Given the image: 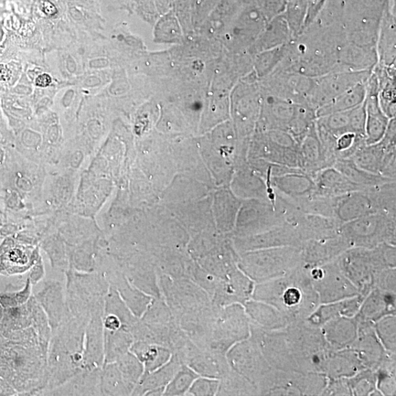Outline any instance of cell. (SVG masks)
<instances>
[{"label":"cell","instance_id":"1","mask_svg":"<svg viewBox=\"0 0 396 396\" xmlns=\"http://www.w3.org/2000/svg\"><path fill=\"white\" fill-rule=\"evenodd\" d=\"M347 37L344 26L310 24L289 43L286 55L275 71L318 78L336 71L339 53Z\"/></svg>","mask_w":396,"mask_h":396},{"label":"cell","instance_id":"2","mask_svg":"<svg viewBox=\"0 0 396 396\" xmlns=\"http://www.w3.org/2000/svg\"><path fill=\"white\" fill-rule=\"evenodd\" d=\"M90 320L66 312L60 325L51 331L47 356L48 378L40 395L56 389L82 369L85 329Z\"/></svg>","mask_w":396,"mask_h":396},{"label":"cell","instance_id":"3","mask_svg":"<svg viewBox=\"0 0 396 396\" xmlns=\"http://www.w3.org/2000/svg\"><path fill=\"white\" fill-rule=\"evenodd\" d=\"M48 349L19 344L0 334V377L19 395H40L46 388Z\"/></svg>","mask_w":396,"mask_h":396},{"label":"cell","instance_id":"4","mask_svg":"<svg viewBox=\"0 0 396 396\" xmlns=\"http://www.w3.org/2000/svg\"><path fill=\"white\" fill-rule=\"evenodd\" d=\"M65 272L67 312L91 320L93 315L104 314L105 297L110 284L98 270L81 272L69 268Z\"/></svg>","mask_w":396,"mask_h":396},{"label":"cell","instance_id":"5","mask_svg":"<svg viewBox=\"0 0 396 396\" xmlns=\"http://www.w3.org/2000/svg\"><path fill=\"white\" fill-rule=\"evenodd\" d=\"M316 111L308 105L296 104L266 93L263 104L264 130H281L299 143L316 120Z\"/></svg>","mask_w":396,"mask_h":396},{"label":"cell","instance_id":"6","mask_svg":"<svg viewBox=\"0 0 396 396\" xmlns=\"http://www.w3.org/2000/svg\"><path fill=\"white\" fill-rule=\"evenodd\" d=\"M396 217L382 213H371L355 220L342 223L340 234L348 245L373 247L382 243L393 244Z\"/></svg>","mask_w":396,"mask_h":396},{"label":"cell","instance_id":"7","mask_svg":"<svg viewBox=\"0 0 396 396\" xmlns=\"http://www.w3.org/2000/svg\"><path fill=\"white\" fill-rule=\"evenodd\" d=\"M350 159L368 172L396 180L395 119L390 121L387 132L380 141L363 145Z\"/></svg>","mask_w":396,"mask_h":396},{"label":"cell","instance_id":"8","mask_svg":"<svg viewBox=\"0 0 396 396\" xmlns=\"http://www.w3.org/2000/svg\"><path fill=\"white\" fill-rule=\"evenodd\" d=\"M247 322L238 305L218 306L207 349L226 356L234 342L247 336Z\"/></svg>","mask_w":396,"mask_h":396},{"label":"cell","instance_id":"9","mask_svg":"<svg viewBox=\"0 0 396 396\" xmlns=\"http://www.w3.org/2000/svg\"><path fill=\"white\" fill-rule=\"evenodd\" d=\"M370 71H334L314 78L307 105L316 112L360 82L367 80Z\"/></svg>","mask_w":396,"mask_h":396},{"label":"cell","instance_id":"10","mask_svg":"<svg viewBox=\"0 0 396 396\" xmlns=\"http://www.w3.org/2000/svg\"><path fill=\"white\" fill-rule=\"evenodd\" d=\"M299 257L301 251L296 247H281L251 253L244 257L243 270L255 280L263 279L274 272L294 264Z\"/></svg>","mask_w":396,"mask_h":396},{"label":"cell","instance_id":"11","mask_svg":"<svg viewBox=\"0 0 396 396\" xmlns=\"http://www.w3.org/2000/svg\"><path fill=\"white\" fill-rule=\"evenodd\" d=\"M365 124L366 110L363 103L354 109L317 117L316 130L319 138H327L336 143L338 137L349 132L366 137Z\"/></svg>","mask_w":396,"mask_h":396},{"label":"cell","instance_id":"12","mask_svg":"<svg viewBox=\"0 0 396 396\" xmlns=\"http://www.w3.org/2000/svg\"><path fill=\"white\" fill-rule=\"evenodd\" d=\"M38 247L25 244L8 237L0 244V275H21L28 272L38 260Z\"/></svg>","mask_w":396,"mask_h":396},{"label":"cell","instance_id":"13","mask_svg":"<svg viewBox=\"0 0 396 396\" xmlns=\"http://www.w3.org/2000/svg\"><path fill=\"white\" fill-rule=\"evenodd\" d=\"M266 84V93L285 100L307 105V97L314 82V78L301 74L275 71Z\"/></svg>","mask_w":396,"mask_h":396},{"label":"cell","instance_id":"14","mask_svg":"<svg viewBox=\"0 0 396 396\" xmlns=\"http://www.w3.org/2000/svg\"><path fill=\"white\" fill-rule=\"evenodd\" d=\"M364 103L366 110V145L375 144L380 141L386 133L391 119L381 108L379 100V82L373 70L366 82V96Z\"/></svg>","mask_w":396,"mask_h":396},{"label":"cell","instance_id":"15","mask_svg":"<svg viewBox=\"0 0 396 396\" xmlns=\"http://www.w3.org/2000/svg\"><path fill=\"white\" fill-rule=\"evenodd\" d=\"M262 152L266 162L299 169V143L288 132L266 130Z\"/></svg>","mask_w":396,"mask_h":396},{"label":"cell","instance_id":"16","mask_svg":"<svg viewBox=\"0 0 396 396\" xmlns=\"http://www.w3.org/2000/svg\"><path fill=\"white\" fill-rule=\"evenodd\" d=\"M277 195L297 205L298 203L315 194V183L312 176L303 170L293 171L274 177L266 182Z\"/></svg>","mask_w":396,"mask_h":396},{"label":"cell","instance_id":"17","mask_svg":"<svg viewBox=\"0 0 396 396\" xmlns=\"http://www.w3.org/2000/svg\"><path fill=\"white\" fill-rule=\"evenodd\" d=\"M378 213L371 188L350 192L336 198L335 218L341 223Z\"/></svg>","mask_w":396,"mask_h":396},{"label":"cell","instance_id":"18","mask_svg":"<svg viewBox=\"0 0 396 396\" xmlns=\"http://www.w3.org/2000/svg\"><path fill=\"white\" fill-rule=\"evenodd\" d=\"M102 272L110 286L114 288L131 312L138 318H141L146 312L153 297L144 293L132 284L120 268H106Z\"/></svg>","mask_w":396,"mask_h":396},{"label":"cell","instance_id":"19","mask_svg":"<svg viewBox=\"0 0 396 396\" xmlns=\"http://www.w3.org/2000/svg\"><path fill=\"white\" fill-rule=\"evenodd\" d=\"M46 314L51 331L61 323L67 312L66 289L60 281L49 280L34 294Z\"/></svg>","mask_w":396,"mask_h":396},{"label":"cell","instance_id":"20","mask_svg":"<svg viewBox=\"0 0 396 396\" xmlns=\"http://www.w3.org/2000/svg\"><path fill=\"white\" fill-rule=\"evenodd\" d=\"M315 194L326 198H338L350 192L364 189L334 167H328L314 174Z\"/></svg>","mask_w":396,"mask_h":396},{"label":"cell","instance_id":"21","mask_svg":"<svg viewBox=\"0 0 396 396\" xmlns=\"http://www.w3.org/2000/svg\"><path fill=\"white\" fill-rule=\"evenodd\" d=\"M101 314L93 315L85 329L82 369H102L104 365V328Z\"/></svg>","mask_w":396,"mask_h":396},{"label":"cell","instance_id":"22","mask_svg":"<svg viewBox=\"0 0 396 396\" xmlns=\"http://www.w3.org/2000/svg\"><path fill=\"white\" fill-rule=\"evenodd\" d=\"M377 62V49L359 46L347 40L340 51L336 71H370Z\"/></svg>","mask_w":396,"mask_h":396},{"label":"cell","instance_id":"23","mask_svg":"<svg viewBox=\"0 0 396 396\" xmlns=\"http://www.w3.org/2000/svg\"><path fill=\"white\" fill-rule=\"evenodd\" d=\"M185 365L200 377L218 380H220L230 370L226 356L200 347L192 353Z\"/></svg>","mask_w":396,"mask_h":396},{"label":"cell","instance_id":"24","mask_svg":"<svg viewBox=\"0 0 396 396\" xmlns=\"http://www.w3.org/2000/svg\"><path fill=\"white\" fill-rule=\"evenodd\" d=\"M102 369H81L60 386L45 395H102Z\"/></svg>","mask_w":396,"mask_h":396},{"label":"cell","instance_id":"25","mask_svg":"<svg viewBox=\"0 0 396 396\" xmlns=\"http://www.w3.org/2000/svg\"><path fill=\"white\" fill-rule=\"evenodd\" d=\"M299 169L310 176L327 167L316 130V122L299 142Z\"/></svg>","mask_w":396,"mask_h":396},{"label":"cell","instance_id":"26","mask_svg":"<svg viewBox=\"0 0 396 396\" xmlns=\"http://www.w3.org/2000/svg\"><path fill=\"white\" fill-rule=\"evenodd\" d=\"M294 38L287 19L277 18L269 25H266L256 40L257 52L272 49L289 44Z\"/></svg>","mask_w":396,"mask_h":396},{"label":"cell","instance_id":"27","mask_svg":"<svg viewBox=\"0 0 396 396\" xmlns=\"http://www.w3.org/2000/svg\"><path fill=\"white\" fill-rule=\"evenodd\" d=\"M130 351L143 364V374L161 368L173 355L167 347L145 341H134Z\"/></svg>","mask_w":396,"mask_h":396},{"label":"cell","instance_id":"28","mask_svg":"<svg viewBox=\"0 0 396 396\" xmlns=\"http://www.w3.org/2000/svg\"><path fill=\"white\" fill-rule=\"evenodd\" d=\"M181 366L182 363L178 358L172 355L170 360L163 366L143 374L132 395H145L150 391L165 388Z\"/></svg>","mask_w":396,"mask_h":396},{"label":"cell","instance_id":"29","mask_svg":"<svg viewBox=\"0 0 396 396\" xmlns=\"http://www.w3.org/2000/svg\"><path fill=\"white\" fill-rule=\"evenodd\" d=\"M255 12L244 14L233 29V47L243 49L252 45L266 27L265 21Z\"/></svg>","mask_w":396,"mask_h":396},{"label":"cell","instance_id":"30","mask_svg":"<svg viewBox=\"0 0 396 396\" xmlns=\"http://www.w3.org/2000/svg\"><path fill=\"white\" fill-rule=\"evenodd\" d=\"M367 80L358 83L323 108L318 110L316 112V117L347 111L362 104L366 100Z\"/></svg>","mask_w":396,"mask_h":396},{"label":"cell","instance_id":"31","mask_svg":"<svg viewBox=\"0 0 396 396\" xmlns=\"http://www.w3.org/2000/svg\"><path fill=\"white\" fill-rule=\"evenodd\" d=\"M133 342L130 329L124 327L116 331H104V365L115 362L130 351Z\"/></svg>","mask_w":396,"mask_h":396},{"label":"cell","instance_id":"32","mask_svg":"<svg viewBox=\"0 0 396 396\" xmlns=\"http://www.w3.org/2000/svg\"><path fill=\"white\" fill-rule=\"evenodd\" d=\"M334 167L362 189L374 187L391 180H396L368 172L358 167L350 159H338Z\"/></svg>","mask_w":396,"mask_h":396},{"label":"cell","instance_id":"33","mask_svg":"<svg viewBox=\"0 0 396 396\" xmlns=\"http://www.w3.org/2000/svg\"><path fill=\"white\" fill-rule=\"evenodd\" d=\"M121 373L126 386L132 395L143 373V364L130 351L115 361Z\"/></svg>","mask_w":396,"mask_h":396},{"label":"cell","instance_id":"34","mask_svg":"<svg viewBox=\"0 0 396 396\" xmlns=\"http://www.w3.org/2000/svg\"><path fill=\"white\" fill-rule=\"evenodd\" d=\"M100 388L102 395H131L115 362L103 365Z\"/></svg>","mask_w":396,"mask_h":396},{"label":"cell","instance_id":"35","mask_svg":"<svg viewBox=\"0 0 396 396\" xmlns=\"http://www.w3.org/2000/svg\"><path fill=\"white\" fill-rule=\"evenodd\" d=\"M288 45L259 52L255 61V67L260 78L270 76L279 67L288 51Z\"/></svg>","mask_w":396,"mask_h":396},{"label":"cell","instance_id":"36","mask_svg":"<svg viewBox=\"0 0 396 396\" xmlns=\"http://www.w3.org/2000/svg\"><path fill=\"white\" fill-rule=\"evenodd\" d=\"M199 377L196 372L185 364H182L173 379L167 384L163 395H187L192 383Z\"/></svg>","mask_w":396,"mask_h":396},{"label":"cell","instance_id":"37","mask_svg":"<svg viewBox=\"0 0 396 396\" xmlns=\"http://www.w3.org/2000/svg\"><path fill=\"white\" fill-rule=\"evenodd\" d=\"M32 286L28 278L20 290L14 292H6L0 293V305L4 309L10 307H19L27 303L29 299L33 294H32Z\"/></svg>","mask_w":396,"mask_h":396},{"label":"cell","instance_id":"38","mask_svg":"<svg viewBox=\"0 0 396 396\" xmlns=\"http://www.w3.org/2000/svg\"><path fill=\"white\" fill-rule=\"evenodd\" d=\"M219 385L220 380L199 377L194 382V383H192L187 395H217L219 389Z\"/></svg>","mask_w":396,"mask_h":396},{"label":"cell","instance_id":"39","mask_svg":"<svg viewBox=\"0 0 396 396\" xmlns=\"http://www.w3.org/2000/svg\"><path fill=\"white\" fill-rule=\"evenodd\" d=\"M28 272L27 278L33 286L36 285L44 279L45 276V269L41 256L34 266L31 267Z\"/></svg>","mask_w":396,"mask_h":396},{"label":"cell","instance_id":"40","mask_svg":"<svg viewBox=\"0 0 396 396\" xmlns=\"http://www.w3.org/2000/svg\"><path fill=\"white\" fill-rule=\"evenodd\" d=\"M14 395H19L17 391L12 386V384L2 377H0V396Z\"/></svg>","mask_w":396,"mask_h":396},{"label":"cell","instance_id":"41","mask_svg":"<svg viewBox=\"0 0 396 396\" xmlns=\"http://www.w3.org/2000/svg\"><path fill=\"white\" fill-rule=\"evenodd\" d=\"M51 78L47 74H43L36 80V84L39 87H47L51 83Z\"/></svg>","mask_w":396,"mask_h":396},{"label":"cell","instance_id":"42","mask_svg":"<svg viewBox=\"0 0 396 396\" xmlns=\"http://www.w3.org/2000/svg\"><path fill=\"white\" fill-rule=\"evenodd\" d=\"M1 306H2V305H0V307H1Z\"/></svg>","mask_w":396,"mask_h":396}]
</instances>
